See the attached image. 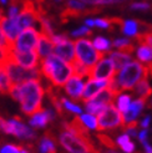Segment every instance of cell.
Segmentation results:
<instances>
[{
    "mask_svg": "<svg viewBox=\"0 0 152 153\" xmlns=\"http://www.w3.org/2000/svg\"><path fill=\"white\" fill-rule=\"evenodd\" d=\"M112 46L117 49L118 51H124V52H128V53H132L135 50L133 44L130 41V39H127V37H120V39L113 40Z\"/></svg>",
    "mask_w": 152,
    "mask_h": 153,
    "instance_id": "28",
    "label": "cell"
},
{
    "mask_svg": "<svg viewBox=\"0 0 152 153\" xmlns=\"http://www.w3.org/2000/svg\"><path fill=\"white\" fill-rule=\"evenodd\" d=\"M74 45H75V60L82 64L83 66H86L87 68H91L104 56L102 53H100L94 48L92 41L85 39V37L77 39L74 42Z\"/></svg>",
    "mask_w": 152,
    "mask_h": 153,
    "instance_id": "6",
    "label": "cell"
},
{
    "mask_svg": "<svg viewBox=\"0 0 152 153\" xmlns=\"http://www.w3.org/2000/svg\"><path fill=\"white\" fill-rule=\"evenodd\" d=\"M148 77V67L139 62L137 60H132L124 67L117 70L115 80L118 83L121 91H131L137 83Z\"/></svg>",
    "mask_w": 152,
    "mask_h": 153,
    "instance_id": "4",
    "label": "cell"
},
{
    "mask_svg": "<svg viewBox=\"0 0 152 153\" xmlns=\"http://www.w3.org/2000/svg\"><path fill=\"white\" fill-rule=\"evenodd\" d=\"M151 103H152V101H151Z\"/></svg>",
    "mask_w": 152,
    "mask_h": 153,
    "instance_id": "51",
    "label": "cell"
},
{
    "mask_svg": "<svg viewBox=\"0 0 152 153\" xmlns=\"http://www.w3.org/2000/svg\"><path fill=\"white\" fill-rule=\"evenodd\" d=\"M56 112L54 108H40L33 113L29 118V126L33 129H41L45 128L51 121L55 120Z\"/></svg>",
    "mask_w": 152,
    "mask_h": 153,
    "instance_id": "13",
    "label": "cell"
},
{
    "mask_svg": "<svg viewBox=\"0 0 152 153\" xmlns=\"http://www.w3.org/2000/svg\"><path fill=\"white\" fill-rule=\"evenodd\" d=\"M107 86H109V81H106V80H96V79L87 77L85 81V86H83L81 100L82 101L92 100L102 90L107 88Z\"/></svg>",
    "mask_w": 152,
    "mask_h": 153,
    "instance_id": "15",
    "label": "cell"
},
{
    "mask_svg": "<svg viewBox=\"0 0 152 153\" xmlns=\"http://www.w3.org/2000/svg\"><path fill=\"white\" fill-rule=\"evenodd\" d=\"M0 131L5 134L14 136L21 141L31 142L36 140V133L29 125H25L19 117H0Z\"/></svg>",
    "mask_w": 152,
    "mask_h": 153,
    "instance_id": "5",
    "label": "cell"
},
{
    "mask_svg": "<svg viewBox=\"0 0 152 153\" xmlns=\"http://www.w3.org/2000/svg\"><path fill=\"white\" fill-rule=\"evenodd\" d=\"M131 9H133V10H147V9H150V4H147V3H133L131 5Z\"/></svg>",
    "mask_w": 152,
    "mask_h": 153,
    "instance_id": "43",
    "label": "cell"
},
{
    "mask_svg": "<svg viewBox=\"0 0 152 153\" xmlns=\"http://www.w3.org/2000/svg\"><path fill=\"white\" fill-rule=\"evenodd\" d=\"M87 77H82L79 75H72L71 77L66 81V83L63 86L65 94L69 96L72 101H79L81 100L83 86H85V81Z\"/></svg>",
    "mask_w": 152,
    "mask_h": 153,
    "instance_id": "14",
    "label": "cell"
},
{
    "mask_svg": "<svg viewBox=\"0 0 152 153\" xmlns=\"http://www.w3.org/2000/svg\"><path fill=\"white\" fill-rule=\"evenodd\" d=\"M151 120H152V117L150 116V114H146V116L140 121V123H139V125L141 126L142 129H147V128L150 127V125H151Z\"/></svg>",
    "mask_w": 152,
    "mask_h": 153,
    "instance_id": "42",
    "label": "cell"
},
{
    "mask_svg": "<svg viewBox=\"0 0 152 153\" xmlns=\"http://www.w3.org/2000/svg\"><path fill=\"white\" fill-rule=\"evenodd\" d=\"M120 148H121V151H122L124 153H133L136 151V146H135V143L131 140L128 142H126V143H124Z\"/></svg>",
    "mask_w": 152,
    "mask_h": 153,
    "instance_id": "37",
    "label": "cell"
},
{
    "mask_svg": "<svg viewBox=\"0 0 152 153\" xmlns=\"http://www.w3.org/2000/svg\"><path fill=\"white\" fill-rule=\"evenodd\" d=\"M72 65V68H74V74L75 75H79V76H82V77H89V71L90 68H87L86 66H83L82 64L77 62V61H74L71 64Z\"/></svg>",
    "mask_w": 152,
    "mask_h": 153,
    "instance_id": "34",
    "label": "cell"
},
{
    "mask_svg": "<svg viewBox=\"0 0 152 153\" xmlns=\"http://www.w3.org/2000/svg\"><path fill=\"white\" fill-rule=\"evenodd\" d=\"M85 26H87V27L95 26V25H94V19H86V20H85Z\"/></svg>",
    "mask_w": 152,
    "mask_h": 153,
    "instance_id": "46",
    "label": "cell"
},
{
    "mask_svg": "<svg viewBox=\"0 0 152 153\" xmlns=\"http://www.w3.org/2000/svg\"><path fill=\"white\" fill-rule=\"evenodd\" d=\"M106 106L101 105L96 102L95 100H89V101H85V112L86 113H90V114H94V116H97Z\"/></svg>",
    "mask_w": 152,
    "mask_h": 153,
    "instance_id": "32",
    "label": "cell"
},
{
    "mask_svg": "<svg viewBox=\"0 0 152 153\" xmlns=\"http://www.w3.org/2000/svg\"><path fill=\"white\" fill-rule=\"evenodd\" d=\"M107 153H118V152H117V151H115V149H112V148H109Z\"/></svg>",
    "mask_w": 152,
    "mask_h": 153,
    "instance_id": "47",
    "label": "cell"
},
{
    "mask_svg": "<svg viewBox=\"0 0 152 153\" xmlns=\"http://www.w3.org/2000/svg\"><path fill=\"white\" fill-rule=\"evenodd\" d=\"M11 82L7 77V75L5 72V70L3 68V66L0 65V92L1 94H9V90L11 87Z\"/></svg>",
    "mask_w": 152,
    "mask_h": 153,
    "instance_id": "33",
    "label": "cell"
},
{
    "mask_svg": "<svg viewBox=\"0 0 152 153\" xmlns=\"http://www.w3.org/2000/svg\"><path fill=\"white\" fill-rule=\"evenodd\" d=\"M59 143L69 153H95V148L89 141L87 131L77 120L64 125V131L59 134Z\"/></svg>",
    "mask_w": 152,
    "mask_h": 153,
    "instance_id": "2",
    "label": "cell"
},
{
    "mask_svg": "<svg viewBox=\"0 0 152 153\" xmlns=\"http://www.w3.org/2000/svg\"><path fill=\"white\" fill-rule=\"evenodd\" d=\"M0 48H4V49H7V48H11V44H9V41L6 40V37L4 36L1 29H0Z\"/></svg>",
    "mask_w": 152,
    "mask_h": 153,
    "instance_id": "44",
    "label": "cell"
},
{
    "mask_svg": "<svg viewBox=\"0 0 152 153\" xmlns=\"http://www.w3.org/2000/svg\"><path fill=\"white\" fill-rule=\"evenodd\" d=\"M0 29H1V31H3L4 36L6 37V40L9 41V44H11V45L21 31L19 25H18V22H16V18L9 19V18L3 16L1 21H0Z\"/></svg>",
    "mask_w": 152,
    "mask_h": 153,
    "instance_id": "18",
    "label": "cell"
},
{
    "mask_svg": "<svg viewBox=\"0 0 152 153\" xmlns=\"http://www.w3.org/2000/svg\"><path fill=\"white\" fill-rule=\"evenodd\" d=\"M117 70L113 65L112 60L109 56H102L97 62L90 68L89 77L96 80H106L109 81L115 77Z\"/></svg>",
    "mask_w": 152,
    "mask_h": 153,
    "instance_id": "11",
    "label": "cell"
},
{
    "mask_svg": "<svg viewBox=\"0 0 152 153\" xmlns=\"http://www.w3.org/2000/svg\"><path fill=\"white\" fill-rule=\"evenodd\" d=\"M122 1H125V0H92V5H109V4H117Z\"/></svg>",
    "mask_w": 152,
    "mask_h": 153,
    "instance_id": "40",
    "label": "cell"
},
{
    "mask_svg": "<svg viewBox=\"0 0 152 153\" xmlns=\"http://www.w3.org/2000/svg\"><path fill=\"white\" fill-rule=\"evenodd\" d=\"M0 153H33L28 147L15 143H4L0 146Z\"/></svg>",
    "mask_w": 152,
    "mask_h": 153,
    "instance_id": "29",
    "label": "cell"
},
{
    "mask_svg": "<svg viewBox=\"0 0 152 153\" xmlns=\"http://www.w3.org/2000/svg\"><path fill=\"white\" fill-rule=\"evenodd\" d=\"M39 66L41 76H44L54 87H63L74 75L72 65L55 56L54 53L40 60Z\"/></svg>",
    "mask_w": 152,
    "mask_h": 153,
    "instance_id": "3",
    "label": "cell"
},
{
    "mask_svg": "<svg viewBox=\"0 0 152 153\" xmlns=\"http://www.w3.org/2000/svg\"><path fill=\"white\" fill-rule=\"evenodd\" d=\"M39 36H40V31H37L35 27L24 29L22 31H20L18 37L13 42L11 49L15 51H20V52L34 51L36 49Z\"/></svg>",
    "mask_w": 152,
    "mask_h": 153,
    "instance_id": "10",
    "label": "cell"
},
{
    "mask_svg": "<svg viewBox=\"0 0 152 153\" xmlns=\"http://www.w3.org/2000/svg\"><path fill=\"white\" fill-rule=\"evenodd\" d=\"M79 123L86 129V131H97V117L90 113H81L76 118Z\"/></svg>",
    "mask_w": 152,
    "mask_h": 153,
    "instance_id": "25",
    "label": "cell"
},
{
    "mask_svg": "<svg viewBox=\"0 0 152 153\" xmlns=\"http://www.w3.org/2000/svg\"><path fill=\"white\" fill-rule=\"evenodd\" d=\"M0 3H1V4L4 5V4H6V3H7V0H0Z\"/></svg>",
    "mask_w": 152,
    "mask_h": 153,
    "instance_id": "48",
    "label": "cell"
},
{
    "mask_svg": "<svg viewBox=\"0 0 152 153\" xmlns=\"http://www.w3.org/2000/svg\"><path fill=\"white\" fill-rule=\"evenodd\" d=\"M56 1H61V0H56Z\"/></svg>",
    "mask_w": 152,
    "mask_h": 153,
    "instance_id": "50",
    "label": "cell"
},
{
    "mask_svg": "<svg viewBox=\"0 0 152 153\" xmlns=\"http://www.w3.org/2000/svg\"><path fill=\"white\" fill-rule=\"evenodd\" d=\"M16 22L22 31L28 27H35L36 24H39V11L33 0H24L21 5L20 13L16 16Z\"/></svg>",
    "mask_w": 152,
    "mask_h": 153,
    "instance_id": "9",
    "label": "cell"
},
{
    "mask_svg": "<svg viewBox=\"0 0 152 153\" xmlns=\"http://www.w3.org/2000/svg\"><path fill=\"white\" fill-rule=\"evenodd\" d=\"M136 57L141 64H152V46L147 44H140L136 49Z\"/></svg>",
    "mask_w": 152,
    "mask_h": 153,
    "instance_id": "22",
    "label": "cell"
},
{
    "mask_svg": "<svg viewBox=\"0 0 152 153\" xmlns=\"http://www.w3.org/2000/svg\"><path fill=\"white\" fill-rule=\"evenodd\" d=\"M92 45L98 52L102 53V55L106 52H110V50L112 48V42L104 36H96L92 41Z\"/></svg>",
    "mask_w": 152,
    "mask_h": 153,
    "instance_id": "27",
    "label": "cell"
},
{
    "mask_svg": "<svg viewBox=\"0 0 152 153\" xmlns=\"http://www.w3.org/2000/svg\"><path fill=\"white\" fill-rule=\"evenodd\" d=\"M0 65H1L3 68L5 70L11 85H19V83H22L29 80L40 79V76H41L39 67L33 68V70H28V68H24V67L16 65L9 59H6L4 62H1Z\"/></svg>",
    "mask_w": 152,
    "mask_h": 153,
    "instance_id": "7",
    "label": "cell"
},
{
    "mask_svg": "<svg viewBox=\"0 0 152 153\" xmlns=\"http://www.w3.org/2000/svg\"><path fill=\"white\" fill-rule=\"evenodd\" d=\"M132 100H133L132 95H130L127 91H120V92L116 94L115 97H113L112 105L115 106L121 113H125L128 110V107H130Z\"/></svg>",
    "mask_w": 152,
    "mask_h": 153,
    "instance_id": "20",
    "label": "cell"
},
{
    "mask_svg": "<svg viewBox=\"0 0 152 153\" xmlns=\"http://www.w3.org/2000/svg\"><path fill=\"white\" fill-rule=\"evenodd\" d=\"M142 147H143V151H145V153H152V146L150 144V142L142 143Z\"/></svg>",
    "mask_w": 152,
    "mask_h": 153,
    "instance_id": "45",
    "label": "cell"
},
{
    "mask_svg": "<svg viewBox=\"0 0 152 153\" xmlns=\"http://www.w3.org/2000/svg\"><path fill=\"white\" fill-rule=\"evenodd\" d=\"M60 102H61L64 110H66L67 112L75 114V116H79V114L82 113L81 106L77 105L76 102H74V101H71V100H69L67 97H61V98H60Z\"/></svg>",
    "mask_w": 152,
    "mask_h": 153,
    "instance_id": "30",
    "label": "cell"
},
{
    "mask_svg": "<svg viewBox=\"0 0 152 153\" xmlns=\"http://www.w3.org/2000/svg\"><path fill=\"white\" fill-rule=\"evenodd\" d=\"M137 138L140 141V143H145L148 142V129H141V131L137 133Z\"/></svg>",
    "mask_w": 152,
    "mask_h": 153,
    "instance_id": "41",
    "label": "cell"
},
{
    "mask_svg": "<svg viewBox=\"0 0 152 153\" xmlns=\"http://www.w3.org/2000/svg\"><path fill=\"white\" fill-rule=\"evenodd\" d=\"M113 97H115V94H113L111 90L105 88V90L101 91L100 94H97V95L92 98V100H95L96 102L101 103V105H104V106H107V105L112 103Z\"/></svg>",
    "mask_w": 152,
    "mask_h": 153,
    "instance_id": "31",
    "label": "cell"
},
{
    "mask_svg": "<svg viewBox=\"0 0 152 153\" xmlns=\"http://www.w3.org/2000/svg\"><path fill=\"white\" fill-rule=\"evenodd\" d=\"M37 152L39 153H56L55 140L50 134L42 136L39 141V144H37Z\"/></svg>",
    "mask_w": 152,
    "mask_h": 153,
    "instance_id": "23",
    "label": "cell"
},
{
    "mask_svg": "<svg viewBox=\"0 0 152 153\" xmlns=\"http://www.w3.org/2000/svg\"><path fill=\"white\" fill-rule=\"evenodd\" d=\"M133 94L137 96V98H143V100H146L152 94V86L148 81V77L141 80L137 85L133 87Z\"/></svg>",
    "mask_w": 152,
    "mask_h": 153,
    "instance_id": "24",
    "label": "cell"
},
{
    "mask_svg": "<svg viewBox=\"0 0 152 153\" xmlns=\"http://www.w3.org/2000/svg\"><path fill=\"white\" fill-rule=\"evenodd\" d=\"M91 34H92V33H91V29L83 25V26H81V27H79V29L74 30V31L71 33V36H72V37H77V39H81V37L89 36V35H91Z\"/></svg>",
    "mask_w": 152,
    "mask_h": 153,
    "instance_id": "35",
    "label": "cell"
},
{
    "mask_svg": "<svg viewBox=\"0 0 152 153\" xmlns=\"http://www.w3.org/2000/svg\"><path fill=\"white\" fill-rule=\"evenodd\" d=\"M9 95L13 100L20 103L21 112L26 116L42 108V101L45 96V88L40 79L29 80L19 85H13L9 90Z\"/></svg>",
    "mask_w": 152,
    "mask_h": 153,
    "instance_id": "1",
    "label": "cell"
},
{
    "mask_svg": "<svg viewBox=\"0 0 152 153\" xmlns=\"http://www.w3.org/2000/svg\"><path fill=\"white\" fill-rule=\"evenodd\" d=\"M52 53L61 60L66 61V62L72 64L75 61V45L71 40L67 39L61 44L54 45V52Z\"/></svg>",
    "mask_w": 152,
    "mask_h": 153,
    "instance_id": "17",
    "label": "cell"
},
{
    "mask_svg": "<svg viewBox=\"0 0 152 153\" xmlns=\"http://www.w3.org/2000/svg\"><path fill=\"white\" fill-rule=\"evenodd\" d=\"M130 140H131L130 136H127L126 133H121L120 136H117V138H116V141H115V144H116V146H118V147H121L124 143L128 142Z\"/></svg>",
    "mask_w": 152,
    "mask_h": 153,
    "instance_id": "39",
    "label": "cell"
},
{
    "mask_svg": "<svg viewBox=\"0 0 152 153\" xmlns=\"http://www.w3.org/2000/svg\"><path fill=\"white\" fill-rule=\"evenodd\" d=\"M109 57L112 60L113 65H115L116 70H120L121 67H124L126 64H128L130 61H132V55L128 52H124V51H110L109 52Z\"/></svg>",
    "mask_w": 152,
    "mask_h": 153,
    "instance_id": "21",
    "label": "cell"
},
{
    "mask_svg": "<svg viewBox=\"0 0 152 153\" xmlns=\"http://www.w3.org/2000/svg\"><path fill=\"white\" fill-rule=\"evenodd\" d=\"M121 30L128 37H136L140 35V24L136 20H125L121 22Z\"/></svg>",
    "mask_w": 152,
    "mask_h": 153,
    "instance_id": "26",
    "label": "cell"
},
{
    "mask_svg": "<svg viewBox=\"0 0 152 153\" xmlns=\"http://www.w3.org/2000/svg\"><path fill=\"white\" fill-rule=\"evenodd\" d=\"M127 136H130V137H137V123H133V125H128L125 127V132Z\"/></svg>",
    "mask_w": 152,
    "mask_h": 153,
    "instance_id": "36",
    "label": "cell"
},
{
    "mask_svg": "<svg viewBox=\"0 0 152 153\" xmlns=\"http://www.w3.org/2000/svg\"><path fill=\"white\" fill-rule=\"evenodd\" d=\"M97 131L107 132L124 126L122 113H121L112 103L107 105L97 114Z\"/></svg>",
    "mask_w": 152,
    "mask_h": 153,
    "instance_id": "8",
    "label": "cell"
},
{
    "mask_svg": "<svg viewBox=\"0 0 152 153\" xmlns=\"http://www.w3.org/2000/svg\"><path fill=\"white\" fill-rule=\"evenodd\" d=\"M146 106V100L143 98H133L128 110L122 113V122H124V126H128V125H133L136 123V121L140 117L141 112L143 111Z\"/></svg>",
    "mask_w": 152,
    "mask_h": 153,
    "instance_id": "16",
    "label": "cell"
},
{
    "mask_svg": "<svg viewBox=\"0 0 152 153\" xmlns=\"http://www.w3.org/2000/svg\"><path fill=\"white\" fill-rule=\"evenodd\" d=\"M50 39H51L52 44L57 45V44H61V42H64L65 40H67V36L64 35V34H54V35L50 37Z\"/></svg>",
    "mask_w": 152,
    "mask_h": 153,
    "instance_id": "38",
    "label": "cell"
},
{
    "mask_svg": "<svg viewBox=\"0 0 152 153\" xmlns=\"http://www.w3.org/2000/svg\"><path fill=\"white\" fill-rule=\"evenodd\" d=\"M7 59L11 60L16 65L28 68V70H33V68H37L40 65V57L36 53V51H26V52H20L15 51L11 48L9 49V53H7Z\"/></svg>",
    "mask_w": 152,
    "mask_h": 153,
    "instance_id": "12",
    "label": "cell"
},
{
    "mask_svg": "<svg viewBox=\"0 0 152 153\" xmlns=\"http://www.w3.org/2000/svg\"><path fill=\"white\" fill-rule=\"evenodd\" d=\"M1 19H3V13H1V10H0V21H1Z\"/></svg>",
    "mask_w": 152,
    "mask_h": 153,
    "instance_id": "49",
    "label": "cell"
},
{
    "mask_svg": "<svg viewBox=\"0 0 152 153\" xmlns=\"http://www.w3.org/2000/svg\"><path fill=\"white\" fill-rule=\"evenodd\" d=\"M35 51H36L37 55H39L40 60L52 55V52H54V44H52L50 36L40 33V36H39V40H37V45H36Z\"/></svg>",
    "mask_w": 152,
    "mask_h": 153,
    "instance_id": "19",
    "label": "cell"
}]
</instances>
